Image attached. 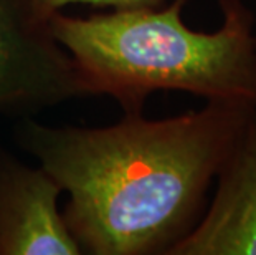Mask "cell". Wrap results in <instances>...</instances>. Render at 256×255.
Instances as JSON below:
<instances>
[{
  "label": "cell",
  "instance_id": "obj_2",
  "mask_svg": "<svg viewBox=\"0 0 256 255\" xmlns=\"http://www.w3.org/2000/svg\"><path fill=\"white\" fill-rule=\"evenodd\" d=\"M187 2L86 17L62 10L50 15V27L88 96H110L122 111H142L156 91L256 105L253 12L243 0H218L222 25L197 32L182 20Z\"/></svg>",
  "mask_w": 256,
  "mask_h": 255
},
{
  "label": "cell",
  "instance_id": "obj_1",
  "mask_svg": "<svg viewBox=\"0 0 256 255\" xmlns=\"http://www.w3.org/2000/svg\"><path fill=\"white\" fill-rule=\"evenodd\" d=\"M256 113L206 100L164 119L124 111L110 126H50L22 118L18 146L68 194L63 217L83 253L168 255L194 229L206 194Z\"/></svg>",
  "mask_w": 256,
  "mask_h": 255
},
{
  "label": "cell",
  "instance_id": "obj_4",
  "mask_svg": "<svg viewBox=\"0 0 256 255\" xmlns=\"http://www.w3.org/2000/svg\"><path fill=\"white\" fill-rule=\"evenodd\" d=\"M63 194L42 166L0 148V255H81L58 200Z\"/></svg>",
  "mask_w": 256,
  "mask_h": 255
},
{
  "label": "cell",
  "instance_id": "obj_5",
  "mask_svg": "<svg viewBox=\"0 0 256 255\" xmlns=\"http://www.w3.org/2000/svg\"><path fill=\"white\" fill-rule=\"evenodd\" d=\"M215 182L210 205L168 255H256V113Z\"/></svg>",
  "mask_w": 256,
  "mask_h": 255
},
{
  "label": "cell",
  "instance_id": "obj_3",
  "mask_svg": "<svg viewBox=\"0 0 256 255\" xmlns=\"http://www.w3.org/2000/svg\"><path fill=\"white\" fill-rule=\"evenodd\" d=\"M84 96L38 0H0V116L28 118Z\"/></svg>",
  "mask_w": 256,
  "mask_h": 255
},
{
  "label": "cell",
  "instance_id": "obj_6",
  "mask_svg": "<svg viewBox=\"0 0 256 255\" xmlns=\"http://www.w3.org/2000/svg\"><path fill=\"white\" fill-rule=\"evenodd\" d=\"M168 0H38L43 14L50 17L52 14L62 12L70 5H90L94 9H142V7H160L166 5Z\"/></svg>",
  "mask_w": 256,
  "mask_h": 255
}]
</instances>
